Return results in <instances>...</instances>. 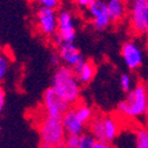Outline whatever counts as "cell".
<instances>
[{"mask_svg": "<svg viewBox=\"0 0 148 148\" xmlns=\"http://www.w3.org/2000/svg\"><path fill=\"white\" fill-rule=\"evenodd\" d=\"M38 131L41 143L49 145L54 148H65V139L67 136L61 118L49 116L44 113L38 122Z\"/></svg>", "mask_w": 148, "mask_h": 148, "instance_id": "3957f363", "label": "cell"}, {"mask_svg": "<svg viewBox=\"0 0 148 148\" xmlns=\"http://www.w3.org/2000/svg\"><path fill=\"white\" fill-rule=\"evenodd\" d=\"M145 40H146V45H147V48H148V27H147V29H146V32H145Z\"/></svg>", "mask_w": 148, "mask_h": 148, "instance_id": "484cf974", "label": "cell"}, {"mask_svg": "<svg viewBox=\"0 0 148 148\" xmlns=\"http://www.w3.org/2000/svg\"><path fill=\"white\" fill-rule=\"evenodd\" d=\"M146 86H147V88H148V81H147V84H146Z\"/></svg>", "mask_w": 148, "mask_h": 148, "instance_id": "f546056e", "label": "cell"}, {"mask_svg": "<svg viewBox=\"0 0 148 148\" xmlns=\"http://www.w3.org/2000/svg\"><path fill=\"white\" fill-rule=\"evenodd\" d=\"M59 1L61 3V1H67V0H59Z\"/></svg>", "mask_w": 148, "mask_h": 148, "instance_id": "f1b7e54d", "label": "cell"}, {"mask_svg": "<svg viewBox=\"0 0 148 148\" xmlns=\"http://www.w3.org/2000/svg\"><path fill=\"white\" fill-rule=\"evenodd\" d=\"M121 57L126 64V66L131 71H136L142 67L145 54L140 45L134 40L125 41L121 46Z\"/></svg>", "mask_w": 148, "mask_h": 148, "instance_id": "9c48e42d", "label": "cell"}, {"mask_svg": "<svg viewBox=\"0 0 148 148\" xmlns=\"http://www.w3.org/2000/svg\"><path fill=\"white\" fill-rule=\"evenodd\" d=\"M71 107L72 106L64 98H61L53 87L45 90L42 95V108L46 115L61 118Z\"/></svg>", "mask_w": 148, "mask_h": 148, "instance_id": "52a82bcc", "label": "cell"}, {"mask_svg": "<svg viewBox=\"0 0 148 148\" xmlns=\"http://www.w3.org/2000/svg\"><path fill=\"white\" fill-rule=\"evenodd\" d=\"M58 54L60 57L61 64L72 69H75L85 59L79 51V48L74 45V42L62 44L58 47Z\"/></svg>", "mask_w": 148, "mask_h": 148, "instance_id": "30bf717a", "label": "cell"}, {"mask_svg": "<svg viewBox=\"0 0 148 148\" xmlns=\"http://www.w3.org/2000/svg\"><path fill=\"white\" fill-rule=\"evenodd\" d=\"M10 58L6 53L0 52V84L3 82V80L5 79V77L7 75L8 69H10Z\"/></svg>", "mask_w": 148, "mask_h": 148, "instance_id": "e0dca14e", "label": "cell"}, {"mask_svg": "<svg viewBox=\"0 0 148 148\" xmlns=\"http://www.w3.org/2000/svg\"><path fill=\"white\" fill-rule=\"evenodd\" d=\"M77 38V23L75 15L68 8L58 11V31L53 38V42L58 47L62 44L74 42Z\"/></svg>", "mask_w": 148, "mask_h": 148, "instance_id": "277c9868", "label": "cell"}, {"mask_svg": "<svg viewBox=\"0 0 148 148\" xmlns=\"http://www.w3.org/2000/svg\"><path fill=\"white\" fill-rule=\"evenodd\" d=\"M61 121L67 135H81L85 133L86 125L78 118L73 106L61 116Z\"/></svg>", "mask_w": 148, "mask_h": 148, "instance_id": "8fae6325", "label": "cell"}, {"mask_svg": "<svg viewBox=\"0 0 148 148\" xmlns=\"http://www.w3.org/2000/svg\"><path fill=\"white\" fill-rule=\"evenodd\" d=\"M94 148H115V147L110 142H99V141H97Z\"/></svg>", "mask_w": 148, "mask_h": 148, "instance_id": "d4e9b609", "label": "cell"}, {"mask_svg": "<svg viewBox=\"0 0 148 148\" xmlns=\"http://www.w3.org/2000/svg\"><path fill=\"white\" fill-rule=\"evenodd\" d=\"M145 119H146V121H147V123H148V105H147L146 112H145Z\"/></svg>", "mask_w": 148, "mask_h": 148, "instance_id": "83f0119b", "label": "cell"}, {"mask_svg": "<svg viewBox=\"0 0 148 148\" xmlns=\"http://www.w3.org/2000/svg\"><path fill=\"white\" fill-rule=\"evenodd\" d=\"M136 148H148V126L138 128L135 133Z\"/></svg>", "mask_w": 148, "mask_h": 148, "instance_id": "2e32d148", "label": "cell"}, {"mask_svg": "<svg viewBox=\"0 0 148 148\" xmlns=\"http://www.w3.org/2000/svg\"><path fill=\"white\" fill-rule=\"evenodd\" d=\"M5 103H6V93L4 88L0 86V114L3 113V110L5 108Z\"/></svg>", "mask_w": 148, "mask_h": 148, "instance_id": "603a6c76", "label": "cell"}, {"mask_svg": "<svg viewBox=\"0 0 148 148\" xmlns=\"http://www.w3.org/2000/svg\"><path fill=\"white\" fill-rule=\"evenodd\" d=\"M80 82L75 75V72L67 66H59L55 68L53 79H52V86L55 92L64 98L71 106H74L79 102L80 99Z\"/></svg>", "mask_w": 148, "mask_h": 148, "instance_id": "6da1fadb", "label": "cell"}, {"mask_svg": "<svg viewBox=\"0 0 148 148\" xmlns=\"http://www.w3.org/2000/svg\"><path fill=\"white\" fill-rule=\"evenodd\" d=\"M75 72V75L81 85H87L92 80L94 79L95 73H97V67L95 64L90 60H84L75 69H73Z\"/></svg>", "mask_w": 148, "mask_h": 148, "instance_id": "5bb4252c", "label": "cell"}, {"mask_svg": "<svg viewBox=\"0 0 148 148\" xmlns=\"http://www.w3.org/2000/svg\"><path fill=\"white\" fill-rule=\"evenodd\" d=\"M80 135H67L65 139V148H80Z\"/></svg>", "mask_w": 148, "mask_h": 148, "instance_id": "ffe728a7", "label": "cell"}, {"mask_svg": "<svg viewBox=\"0 0 148 148\" xmlns=\"http://www.w3.org/2000/svg\"><path fill=\"white\" fill-rule=\"evenodd\" d=\"M74 110L78 115V118L85 123V125H88L90 122V120L94 118V110L92 109V107H89L88 105L86 103H82V102H78L73 106Z\"/></svg>", "mask_w": 148, "mask_h": 148, "instance_id": "9a60e30c", "label": "cell"}, {"mask_svg": "<svg viewBox=\"0 0 148 148\" xmlns=\"http://www.w3.org/2000/svg\"><path fill=\"white\" fill-rule=\"evenodd\" d=\"M34 1L39 5V7H45V8L55 10V11L58 10L60 5L59 0H34Z\"/></svg>", "mask_w": 148, "mask_h": 148, "instance_id": "44dd1931", "label": "cell"}, {"mask_svg": "<svg viewBox=\"0 0 148 148\" xmlns=\"http://www.w3.org/2000/svg\"><path fill=\"white\" fill-rule=\"evenodd\" d=\"M107 10L112 24L122 23L128 15L127 0H107Z\"/></svg>", "mask_w": 148, "mask_h": 148, "instance_id": "7c38bea8", "label": "cell"}, {"mask_svg": "<svg viewBox=\"0 0 148 148\" xmlns=\"http://www.w3.org/2000/svg\"><path fill=\"white\" fill-rule=\"evenodd\" d=\"M148 105V88L146 84L139 82L127 93L126 98L120 101L116 112L125 119H138L145 115Z\"/></svg>", "mask_w": 148, "mask_h": 148, "instance_id": "7a4b0ae2", "label": "cell"}, {"mask_svg": "<svg viewBox=\"0 0 148 148\" xmlns=\"http://www.w3.org/2000/svg\"><path fill=\"white\" fill-rule=\"evenodd\" d=\"M86 12L92 26L98 32L107 29L112 24L107 10V3L105 0H93L86 8Z\"/></svg>", "mask_w": 148, "mask_h": 148, "instance_id": "ba28073f", "label": "cell"}, {"mask_svg": "<svg viewBox=\"0 0 148 148\" xmlns=\"http://www.w3.org/2000/svg\"><path fill=\"white\" fill-rule=\"evenodd\" d=\"M128 23L134 35H143L148 27V0H128Z\"/></svg>", "mask_w": 148, "mask_h": 148, "instance_id": "5b68a950", "label": "cell"}, {"mask_svg": "<svg viewBox=\"0 0 148 148\" xmlns=\"http://www.w3.org/2000/svg\"><path fill=\"white\" fill-rule=\"evenodd\" d=\"M120 119L114 115H105L103 114V139L105 142L112 143L116 136L120 134L121 126H120Z\"/></svg>", "mask_w": 148, "mask_h": 148, "instance_id": "4fadbf2b", "label": "cell"}, {"mask_svg": "<svg viewBox=\"0 0 148 148\" xmlns=\"http://www.w3.org/2000/svg\"><path fill=\"white\" fill-rule=\"evenodd\" d=\"M120 87L126 93H128L133 88V79L129 74H122L120 77Z\"/></svg>", "mask_w": 148, "mask_h": 148, "instance_id": "d6986e66", "label": "cell"}, {"mask_svg": "<svg viewBox=\"0 0 148 148\" xmlns=\"http://www.w3.org/2000/svg\"><path fill=\"white\" fill-rule=\"evenodd\" d=\"M34 25L41 36L53 40L58 31V12L55 10L38 7L34 12Z\"/></svg>", "mask_w": 148, "mask_h": 148, "instance_id": "8992f818", "label": "cell"}, {"mask_svg": "<svg viewBox=\"0 0 148 148\" xmlns=\"http://www.w3.org/2000/svg\"><path fill=\"white\" fill-rule=\"evenodd\" d=\"M39 148H54V147H52V146H49V145H46V143H41Z\"/></svg>", "mask_w": 148, "mask_h": 148, "instance_id": "4316f807", "label": "cell"}, {"mask_svg": "<svg viewBox=\"0 0 148 148\" xmlns=\"http://www.w3.org/2000/svg\"><path fill=\"white\" fill-rule=\"evenodd\" d=\"M80 148H94L97 140L89 133H82L80 136Z\"/></svg>", "mask_w": 148, "mask_h": 148, "instance_id": "ac0fdd59", "label": "cell"}, {"mask_svg": "<svg viewBox=\"0 0 148 148\" xmlns=\"http://www.w3.org/2000/svg\"><path fill=\"white\" fill-rule=\"evenodd\" d=\"M49 62L53 67L55 68H58L59 66H61V60H60V57H59V54L58 53H52L51 54V57H49Z\"/></svg>", "mask_w": 148, "mask_h": 148, "instance_id": "7402d4cb", "label": "cell"}, {"mask_svg": "<svg viewBox=\"0 0 148 148\" xmlns=\"http://www.w3.org/2000/svg\"><path fill=\"white\" fill-rule=\"evenodd\" d=\"M74 1V4H75L79 8H81V10H86L87 7H88V5L93 1V0H73Z\"/></svg>", "mask_w": 148, "mask_h": 148, "instance_id": "cb8c5ba5", "label": "cell"}]
</instances>
